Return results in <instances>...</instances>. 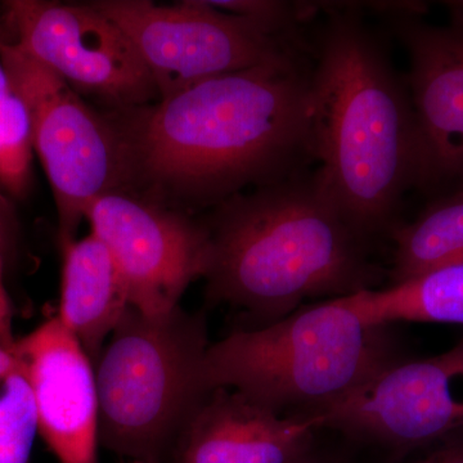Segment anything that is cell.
Here are the masks:
<instances>
[{
	"mask_svg": "<svg viewBox=\"0 0 463 463\" xmlns=\"http://www.w3.org/2000/svg\"><path fill=\"white\" fill-rule=\"evenodd\" d=\"M304 53L114 112L130 194L191 214L301 173L313 158Z\"/></svg>",
	"mask_w": 463,
	"mask_h": 463,
	"instance_id": "1",
	"label": "cell"
},
{
	"mask_svg": "<svg viewBox=\"0 0 463 463\" xmlns=\"http://www.w3.org/2000/svg\"><path fill=\"white\" fill-rule=\"evenodd\" d=\"M316 181L365 239L389 227L416 188L417 138L407 80L354 7L328 9L310 76Z\"/></svg>",
	"mask_w": 463,
	"mask_h": 463,
	"instance_id": "2",
	"label": "cell"
},
{
	"mask_svg": "<svg viewBox=\"0 0 463 463\" xmlns=\"http://www.w3.org/2000/svg\"><path fill=\"white\" fill-rule=\"evenodd\" d=\"M207 300L227 304L250 326L281 321L307 298H343L376 279L365 237L344 218L315 173L236 194L213 207Z\"/></svg>",
	"mask_w": 463,
	"mask_h": 463,
	"instance_id": "3",
	"label": "cell"
},
{
	"mask_svg": "<svg viewBox=\"0 0 463 463\" xmlns=\"http://www.w3.org/2000/svg\"><path fill=\"white\" fill-rule=\"evenodd\" d=\"M398 361L386 326L367 325L335 298L209 345L203 383L207 392L236 390L274 412L307 416Z\"/></svg>",
	"mask_w": 463,
	"mask_h": 463,
	"instance_id": "4",
	"label": "cell"
},
{
	"mask_svg": "<svg viewBox=\"0 0 463 463\" xmlns=\"http://www.w3.org/2000/svg\"><path fill=\"white\" fill-rule=\"evenodd\" d=\"M109 337L94 367L99 441L133 461L160 463L207 394L205 318L181 307L149 317L129 306Z\"/></svg>",
	"mask_w": 463,
	"mask_h": 463,
	"instance_id": "5",
	"label": "cell"
},
{
	"mask_svg": "<svg viewBox=\"0 0 463 463\" xmlns=\"http://www.w3.org/2000/svg\"><path fill=\"white\" fill-rule=\"evenodd\" d=\"M0 61L29 109L33 154L50 182L66 245L94 201L128 191L123 137L111 111L94 108L14 43L0 41Z\"/></svg>",
	"mask_w": 463,
	"mask_h": 463,
	"instance_id": "6",
	"label": "cell"
},
{
	"mask_svg": "<svg viewBox=\"0 0 463 463\" xmlns=\"http://www.w3.org/2000/svg\"><path fill=\"white\" fill-rule=\"evenodd\" d=\"M91 5L127 33L154 78L160 99L215 76L306 52L303 42L273 35L206 0L173 5L99 0Z\"/></svg>",
	"mask_w": 463,
	"mask_h": 463,
	"instance_id": "7",
	"label": "cell"
},
{
	"mask_svg": "<svg viewBox=\"0 0 463 463\" xmlns=\"http://www.w3.org/2000/svg\"><path fill=\"white\" fill-rule=\"evenodd\" d=\"M5 8L16 36L12 43L97 108L125 111L160 100L127 33L91 3L12 0Z\"/></svg>",
	"mask_w": 463,
	"mask_h": 463,
	"instance_id": "8",
	"label": "cell"
},
{
	"mask_svg": "<svg viewBox=\"0 0 463 463\" xmlns=\"http://www.w3.org/2000/svg\"><path fill=\"white\" fill-rule=\"evenodd\" d=\"M85 221L114 259L130 307L143 315H169L188 286L205 277L209 231L192 214L114 192L94 201Z\"/></svg>",
	"mask_w": 463,
	"mask_h": 463,
	"instance_id": "9",
	"label": "cell"
},
{
	"mask_svg": "<svg viewBox=\"0 0 463 463\" xmlns=\"http://www.w3.org/2000/svg\"><path fill=\"white\" fill-rule=\"evenodd\" d=\"M319 429L417 452L463 432V336L443 354L401 361L307 414Z\"/></svg>",
	"mask_w": 463,
	"mask_h": 463,
	"instance_id": "10",
	"label": "cell"
},
{
	"mask_svg": "<svg viewBox=\"0 0 463 463\" xmlns=\"http://www.w3.org/2000/svg\"><path fill=\"white\" fill-rule=\"evenodd\" d=\"M385 16L410 60L416 188L434 197L463 191V26L431 25L414 12Z\"/></svg>",
	"mask_w": 463,
	"mask_h": 463,
	"instance_id": "11",
	"label": "cell"
},
{
	"mask_svg": "<svg viewBox=\"0 0 463 463\" xmlns=\"http://www.w3.org/2000/svg\"><path fill=\"white\" fill-rule=\"evenodd\" d=\"M32 390L38 431L58 463H99L96 370L58 317L11 346Z\"/></svg>",
	"mask_w": 463,
	"mask_h": 463,
	"instance_id": "12",
	"label": "cell"
},
{
	"mask_svg": "<svg viewBox=\"0 0 463 463\" xmlns=\"http://www.w3.org/2000/svg\"><path fill=\"white\" fill-rule=\"evenodd\" d=\"M315 420L279 414L236 390L201 399L176 435L169 463H294L309 455Z\"/></svg>",
	"mask_w": 463,
	"mask_h": 463,
	"instance_id": "13",
	"label": "cell"
},
{
	"mask_svg": "<svg viewBox=\"0 0 463 463\" xmlns=\"http://www.w3.org/2000/svg\"><path fill=\"white\" fill-rule=\"evenodd\" d=\"M62 250L57 317L96 367L105 341L130 306L129 298L114 259L91 232Z\"/></svg>",
	"mask_w": 463,
	"mask_h": 463,
	"instance_id": "14",
	"label": "cell"
},
{
	"mask_svg": "<svg viewBox=\"0 0 463 463\" xmlns=\"http://www.w3.org/2000/svg\"><path fill=\"white\" fill-rule=\"evenodd\" d=\"M367 325L392 322L463 326V264L450 265L385 289H364L344 297Z\"/></svg>",
	"mask_w": 463,
	"mask_h": 463,
	"instance_id": "15",
	"label": "cell"
},
{
	"mask_svg": "<svg viewBox=\"0 0 463 463\" xmlns=\"http://www.w3.org/2000/svg\"><path fill=\"white\" fill-rule=\"evenodd\" d=\"M394 285L463 264V191L434 197L410 224L392 231Z\"/></svg>",
	"mask_w": 463,
	"mask_h": 463,
	"instance_id": "16",
	"label": "cell"
},
{
	"mask_svg": "<svg viewBox=\"0 0 463 463\" xmlns=\"http://www.w3.org/2000/svg\"><path fill=\"white\" fill-rule=\"evenodd\" d=\"M32 118L0 61V185L23 197L32 179Z\"/></svg>",
	"mask_w": 463,
	"mask_h": 463,
	"instance_id": "17",
	"label": "cell"
},
{
	"mask_svg": "<svg viewBox=\"0 0 463 463\" xmlns=\"http://www.w3.org/2000/svg\"><path fill=\"white\" fill-rule=\"evenodd\" d=\"M36 432L32 390L16 367L0 390V463H30Z\"/></svg>",
	"mask_w": 463,
	"mask_h": 463,
	"instance_id": "18",
	"label": "cell"
},
{
	"mask_svg": "<svg viewBox=\"0 0 463 463\" xmlns=\"http://www.w3.org/2000/svg\"><path fill=\"white\" fill-rule=\"evenodd\" d=\"M408 463H463V432L417 450L416 458Z\"/></svg>",
	"mask_w": 463,
	"mask_h": 463,
	"instance_id": "19",
	"label": "cell"
},
{
	"mask_svg": "<svg viewBox=\"0 0 463 463\" xmlns=\"http://www.w3.org/2000/svg\"><path fill=\"white\" fill-rule=\"evenodd\" d=\"M16 368V361L9 347L0 341V380L5 381Z\"/></svg>",
	"mask_w": 463,
	"mask_h": 463,
	"instance_id": "20",
	"label": "cell"
},
{
	"mask_svg": "<svg viewBox=\"0 0 463 463\" xmlns=\"http://www.w3.org/2000/svg\"><path fill=\"white\" fill-rule=\"evenodd\" d=\"M8 326H11V310H9L7 292L3 285L2 259H0V330L7 328Z\"/></svg>",
	"mask_w": 463,
	"mask_h": 463,
	"instance_id": "21",
	"label": "cell"
},
{
	"mask_svg": "<svg viewBox=\"0 0 463 463\" xmlns=\"http://www.w3.org/2000/svg\"><path fill=\"white\" fill-rule=\"evenodd\" d=\"M444 5L449 9L450 20L456 25L463 26V0H455V2H444Z\"/></svg>",
	"mask_w": 463,
	"mask_h": 463,
	"instance_id": "22",
	"label": "cell"
},
{
	"mask_svg": "<svg viewBox=\"0 0 463 463\" xmlns=\"http://www.w3.org/2000/svg\"><path fill=\"white\" fill-rule=\"evenodd\" d=\"M294 463H318L316 462L315 459L312 458L309 455L304 456L303 458L298 459L297 462Z\"/></svg>",
	"mask_w": 463,
	"mask_h": 463,
	"instance_id": "23",
	"label": "cell"
},
{
	"mask_svg": "<svg viewBox=\"0 0 463 463\" xmlns=\"http://www.w3.org/2000/svg\"><path fill=\"white\" fill-rule=\"evenodd\" d=\"M132 463H152V462H145V461H133Z\"/></svg>",
	"mask_w": 463,
	"mask_h": 463,
	"instance_id": "24",
	"label": "cell"
}]
</instances>
